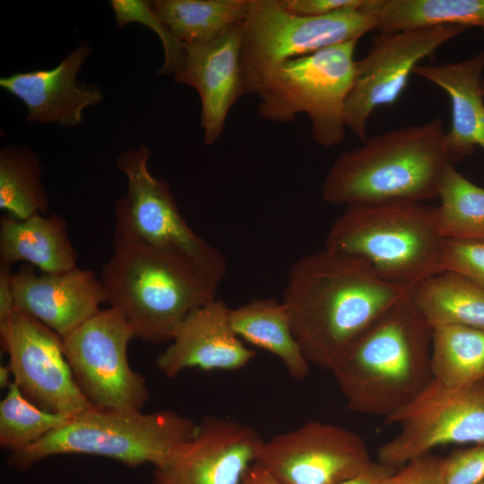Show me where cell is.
Here are the masks:
<instances>
[{"label": "cell", "mask_w": 484, "mask_h": 484, "mask_svg": "<svg viewBox=\"0 0 484 484\" xmlns=\"http://www.w3.org/2000/svg\"><path fill=\"white\" fill-rule=\"evenodd\" d=\"M13 374L7 365L0 366V386L1 388H8L13 383Z\"/></svg>", "instance_id": "obj_38"}, {"label": "cell", "mask_w": 484, "mask_h": 484, "mask_svg": "<svg viewBox=\"0 0 484 484\" xmlns=\"http://www.w3.org/2000/svg\"><path fill=\"white\" fill-rule=\"evenodd\" d=\"M134 331L122 313L108 307L63 338L75 382L92 407L142 410L150 392L130 367L127 348Z\"/></svg>", "instance_id": "obj_11"}, {"label": "cell", "mask_w": 484, "mask_h": 484, "mask_svg": "<svg viewBox=\"0 0 484 484\" xmlns=\"http://www.w3.org/2000/svg\"><path fill=\"white\" fill-rule=\"evenodd\" d=\"M445 243L436 207L390 202L347 206L324 247L359 257L384 280L411 289L443 272Z\"/></svg>", "instance_id": "obj_5"}, {"label": "cell", "mask_w": 484, "mask_h": 484, "mask_svg": "<svg viewBox=\"0 0 484 484\" xmlns=\"http://www.w3.org/2000/svg\"><path fill=\"white\" fill-rule=\"evenodd\" d=\"M442 265L484 289V242L445 240Z\"/></svg>", "instance_id": "obj_31"}, {"label": "cell", "mask_w": 484, "mask_h": 484, "mask_svg": "<svg viewBox=\"0 0 484 484\" xmlns=\"http://www.w3.org/2000/svg\"><path fill=\"white\" fill-rule=\"evenodd\" d=\"M199 422L170 410L91 407L70 418L29 447L9 453V467L26 472L51 456L90 454L116 460L130 467L162 463L178 445L191 439Z\"/></svg>", "instance_id": "obj_6"}, {"label": "cell", "mask_w": 484, "mask_h": 484, "mask_svg": "<svg viewBox=\"0 0 484 484\" xmlns=\"http://www.w3.org/2000/svg\"><path fill=\"white\" fill-rule=\"evenodd\" d=\"M91 52L90 44L82 41L56 66L2 77L0 86L24 103L28 121L77 126L83 122L84 109L103 99L98 86L76 80Z\"/></svg>", "instance_id": "obj_19"}, {"label": "cell", "mask_w": 484, "mask_h": 484, "mask_svg": "<svg viewBox=\"0 0 484 484\" xmlns=\"http://www.w3.org/2000/svg\"><path fill=\"white\" fill-rule=\"evenodd\" d=\"M359 9L384 33L445 25L484 31V0H364Z\"/></svg>", "instance_id": "obj_23"}, {"label": "cell", "mask_w": 484, "mask_h": 484, "mask_svg": "<svg viewBox=\"0 0 484 484\" xmlns=\"http://www.w3.org/2000/svg\"><path fill=\"white\" fill-rule=\"evenodd\" d=\"M437 209L439 231L445 240L484 242V188L448 166Z\"/></svg>", "instance_id": "obj_28"}, {"label": "cell", "mask_w": 484, "mask_h": 484, "mask_svg": "<svg viewBox=\"0 0 484 484\" xmlns=\"http://www.w3.org/2000/svg\"><path fill=\"white\" fill-rule=\"evenodd\" d=\"M70 418L31 402L13 381L0 402V445L8 453L25 449L65 425Z\"/></svg>", "instance_id": "obj_29"}, {"label": "cell", "mask_w": 484, "mask_h": 484, "mask_svg": "<svg viewBox=\"0 0 484 484\" xmlns=\"http://www.w3.org/2000/svg\"><path fill=\"white\" fill-rule=\"evenodd\" d=\"M481 92L484 97V76L482 77V80H481Z\"/></svg>", "instance_id": "obj_39"}, {"label": "cell", "mask_w": 484, "mask_h": 484, "mask_svg": "<svg viewBox=\"0 0 484 484\" xmlns=\"http://www.w3.org/2000/svg\"><path fill=\"white\" fill-rule=\"evenodd\" d=\"M432 329L410 292L350 345L332 373L355 412L390 416L432 378Z\"/></svg>", "instance_id": "obj_3"}, {"label": "cell", "mask_w": 484, "mask_h": 484, "mask_svg": "<svg viewBox=\"0 0 484 484\" xmlns=\"http://www.w3.org/2000/svg\"><path fill=\"white\" fill-rule=\"evenodd\" d=\"M23 261L41 272H62L77 267L65 219L56 213H37L25 220L4 214L0 219V264Z\"/></svg>", "instance_id": "obj_21"}, {"label": "cell", "mask_w": 484, "mask_h": 484, "mask_svg": "<svg viewBox=\"0 0 484 484\" xmlns=\"http://www.w3.org/2000/svg\"><path fill=\"white\" fill-rule=\"evenodd\" d=\"M358 39L288 60L271 70L255 94L259 116L291 122L307 114L314 141L333 147L345 139L344 106L355 76Z\"/></svg>", "instance_id": "obj_7"}, {"label": "cell", "mask_w": 484, "mask_h": 484, "mask_svg": "<svg viewBox=\"0 0 484 484\" xmlns=\"http://www.w3.org/2000/svg\"><path fill=\"white\" fill-rule=\"evenodd\" d=\"M410 291L364 260L324 247L291 265L281 301L307 361L332 372L353 341Z\"/></svg>", "instance_id": "obj_1"}, {"label": "cell", "mask_w": 484, "mask_h": 484, "mask_svg": "<svg viewBox=\"0 0 484 484\" xmlns=\"http://www.w3.org/2000/svg\"><path fill=\"white\" fill-rule=\"evenodd\" d=\"M467 30L445 25L376 35L366 56L355 64L353 84L344 106L346 128L366 140L374 110L393 104L419 63Z\"/></svg>", "instance_id": "obj_13"}, {"label": "cell", "mask_w": 484, "mask_h": 484, "mask_svg": "<svg viewBox=\"0 0 484 484\" xmlns=\"http://www.w3.org/2000/svg\"><path fill=\"white\" fill-rule=\"evenodd\" d=\"M385 422L399 428L378 449V462L393 468L441 445L483 444L484 382L454 387L431 378Z\"/></svg>", "instance_id": "obj_10"}, {"label": "cell", "mask_w": 484, "mask_h": 484, "mask_svg": "<svg viewBox=\"0 0 484 484\" xmlns=\"http://www.w3.org/2000/svg\"><path fill=\"white\" fill-rule=\"evenodd\" d=\"M39 155L25 146L0 151V209L16 220L44 214L49 207Z\"/></svg>", "instance_id": "obj_27"}, {"label": "cell", "mask_w": 484, "mask_h": 484, "mask_svg": "<svg viewBox=\"0 0 484 484\" xmlns=\"http://www.w3.org/2000/svg\"><path fill=\"white\" fill-rule=\"evenodd\" d=\"M371 462L358 434L316 420L264 440L256 459L283 484H337Z\"/></svg>", "instance_id": "obj_14"}, {"label": "cell", "mask_w": 484, "mask_h": 484, "mask_svg": "<svg viewBox=\"0 0 484 484\" xmlns=\"http://www.w3.org/2000/svg\"><path fill=\"white\" fill-rule=\"evenodd\" d=\"M230 308L214 298L190 312L178 326L169 346L155 364L169 378L186 368L237 370L256 355L236 334Z\"/></svg>", "instance_id": "obj_18"}, {"label": "cell", "mask_w": 484, "mask_h": 484, "mask_svg": "<svg viewBox=\"0 0 484 484\" xmlns=\"http://www.w3.org/2000/svg\"><path fill=\"white\" fill-rule=\"evenodd\" d=\"M0 341L13 382L31 402L67 417L92 407L75 382L63 338L48 325L14 308L0 322Z\"/></svg>", "instance_id": "obj_12"}, {"label": "cell", "mask_w": 484, "mask_h": 484, "mask_svg": "<svg viewBox=\"0 0 484 484\" xmlns=\"http://www.w3.org/2000/svg\"><path fill=\"white\" fill-rule=\"evenodd\" d=\"M264 441L246 425L206 417L191 439L154 467L152 484H240Z\"/></svg>", "instance_id": "obj_15"}, {"label": "cell", "mask_w": 484, "mask_h": 484, "mask_svg": "<svg viewBox=\"0 0 484 484\" xmlns=\"http://www.w3.org/2000/svg\"><path fill=\"white\" fill-rule=\"evenodd\" d=\"M443 458L428 453L396 468L382 484H445Z\"/></svg>", "instance_id": "obj_33"}, {"label": "cell", "mask_w": 484, "mask_h": 484, "mask_svg": "<svg viewBox=\"0 0 484 484\" xmlns=\"http://www.w3.org/2000/svg\"><path fill=\"white\" fill-rule=\"evenodd\" d=\"M282 2L291 13L318 17L348 8L360 7L364 0H282Z\"/></svg>", "instance_id": "obj_34"}, {"label": "cell", "mask_w": 484, "mask_h": 484, "mask_svg": "<svg viewBox=\"0 0 484 484\" xmlns=\"http://www.w3.org/2000/svg\"><path fill=\"white\" fill-rule=\"evenodd\" d=\"M395 469L380 462H371L360 472L337 484H382Z\"/></svg>", "instance_id": "obj_35"}, {"label": "cell", "mask_w": 484, "mask_h": 484, "mask_svg": "<svg viewBox=\"0 0 484 484\" xmlns=\"http://www.w3.org/2000/svg\"><path fill=\"white\" fill-rule=\"evenodd\" d=\"M250 0H156L151 5L172 34L186 45H203L242 23Z\"/></svg>", "instance_id": "obj_25"}, {"label": "cell", "mask_w": 484, "mask_h": 484, "mask_svg": "<svg viewBox=\"0 0 484 484\" xmlns=\"http://www.w3.org/2000/svg\"><path fill=\"white\" fill-rule=\"evenodd\" d=\"M450 162L443 120L387 130L342 152L329 169L323 199L346 206L423 202L438 196Z\"/></svg>", "instance_id": "obj_4"}, {"label": "cell", "mask_w": 484, "mask_h": 484, "mask_svg": "<svg viewBox=\"0 0 484 484\" xmlns=\"http://www.w3.org/2000/svg\"><path fill=\"white\" fill-rule=\"evenodd\" d=\"M151 151L144 143L122 152L117 168L127 192L115 204L116 227L160 249L186 257L217 282L228 272L225 255L194 232L181 215L169 184L149 170Z\"/></svg>", "instance_id": "obj_9"}, {"label": "cell", "mask_w": 484, "mask_h": 484, "mask_svg": "<svg viewBox=\"0 0 484 484\" xmlns=\"http://www.w3.org/2000/svg\"><path fill=\"white\" fill-rule=\"evenodd\" d=\"M15 308L35 317L66 337L97 315L106 304L100 278L91 269L78 266L62 272L37 273L23 264L13 272Z\"/></svg>", "instance_id": "obj_16"}, {"label": "cell", "mask_w": 484, "mask_h": 484, "mask_svg": "<svg viewBox=\"0 0 484 484\" xmlns=\"http://www.w3.org/2000/svg\"><path fill=\"white\" fill-rule=\"evenodd\" d=\"M243 22L228 28L203 45H186L174 81L192 86L202 102L203 140L213 144L221 135L229 109L244 95L240 73Z\"/></svg>", "instance_id": "obj_17"}, {"label": "cell", "mask_w": 484, "mask_h": 484, "mask_svg": "<svg viewBox=\"0 0 484 484\" xmlns=\"http://www.w3.org/2000/svg\"><path fill=\"white\" fill-rule=\"evenodd\" d=\"M229 318L232 329L241 340L280 359L292 378L303 380L308 376L310 363L293 333L281 301L273 298H255L230 309Z\"/></svg>", "instance_id": "obj_22"}, {"label": "cell", "mask_w": 484, "mask_h": 484, "mask_svg": "<svg viewBox=\"0 0 484 484\" xmlns=\"http://www.w3.org/2000/svg\"><path fill=\"white\" fill-rule=\"evenodd\" d=\"M240 484H283L263 465L254 462L245 472Z\"/></svg>", "instance_id": "obj_37"}, {"label": "cell", "mask_w": 484, "mask_h": 484, "mask_svg": "<svg viewBox=\"0 0 484 484\" xmlns=\"http://www.w3.org/2000/svg\"><path fill=\"white\" fill-rule=\"evenodd\" d=\"M431 374L432 378L454 387L484 382V330L432 329Z\"/></svg>", "instance_id": "obj_26"}, {"label": "cell", "mask_w": 484, "mask_h": 484, "mask_svg": "<svg viewBox=\"0 0 484 484\" xmlns=\"http://www.w3.org/2000/svg\"><path fill=\"white\" fill-rule=\"evenodd\" d=\"M410 296L431 329L484 330V289L460 273H437L411 288Z\"/></svg>", "instance_id": "obj_24"}, {"label": "cell", "mask_w": 484, "mask_h": 484, "mask_svg": "<svg viewBox=\"0 0 484 484\" xmlns=\"http://www.w3.org/2000/svg\"><path fill=\"white\" fill-rule=\"evenodd\" d=\"M12 267L0 264V322L4 321L14 310L12 288Z\"/></svg>", "instance_id": "obj_36"}, {"label": "cell", "mask_w": 484, "mask_h": 484, "mask_svg": "<svg viewBox=\"0 0 484 484\" xmlns=\"http://www.w3.org/2000/svg\"><path fill=\"white\" fill-rule=\"evenodd\" d=\"M484 49L471 57L438 65H418L413 73L442 89L451 104V126L445 132L450 162L484 150V97L481 80Z\"/></svg>", "instance_id": "obj_20"}, {"label": "cell", "mask_w": 484, "mask_h": 484, "mask_svg": "<svg viewBox=\"0 0 484 484\" xmlns=\"http://www.w3.org/2000/svg\"><path fill=\"white\" fill-rule=\"evenodd\" d=\"M480 484H484V480H483L481 483H480Z\"/></svg>", "instance_id": "obj_40"}, {"label": "cell", "mask_w": 484, "mask_h": 484, "mask_svg": "<svg viewBox=\"0 0 484 484\" xmlns=\"http://www.w3.org/2000/svg\"><path fill=\"white\" fill-rule=\"evenodd\" d=\"M371 30L373 22L359 7L307 17L289 12L282 0H250L240 48L243 93L255 94L262 79L288 60L359 40Z\"/></svg>", "instance_id": "obj_8"}, {"label": "cell", "mask_w": 484, "mask_h": 484, "mask_svg": "<svg viewBox=\"0 0 484 484\" xmlns=\"http://www.w3.org/2000/svg\"><path fill=\"white\" fill-rule=\"evenodd\" d=\"M117 26L124 27L139 22L154 30L162 43L164 64L159 69L160 75H175L182 67L184 60L183 44L172 34L167 25L153 12L151 1L111 0Z\"/></svg>", "instance_id": "obj_30"}, {"label": "cell", "mask_w": 484, "mask_h": 484, "mask_svg": "<svg viewBox=\"0 0 484 484\" xmlns=\"http://www.w3.org/2000/svg\"><path fill=\"white\" fill-rule=\"evenodd\" d=\"M445 484H480L484 480V443L456 450L443 458Z\"/></svg>", "instance_id": "obj_32"}, {"label": "cell", "mask_w": 484, "mask_h": 484, "mask_svg": "<svg viewBox=\"0 0 484 484\" xmlns=\"http://www.w3.org/2000/svg\"><path fill=\"white\" fill-rule=\"evenodd\" d=\"M106 304L145 342H170L194 309L216 298L220 285L189 259L151 246L116 227L100 275Z\"/></svg>", "instance_id": "obj_2"}]
</instances>
